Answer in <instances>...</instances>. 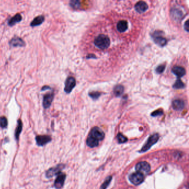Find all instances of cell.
Segmentation results:
<instances>
[{
  "label": "cell",
  "mask_w": 189,
  "mask_h": 189,
  "mask_svg": "<svg viewBox=\"0 0 189 189\" xmlns=\"http://www.w3.org/2000/svg\"><path fill=\"white\" fill-rule=\"evenodd\" d=\"M45 18L43 15L37 16L33 19L32 22L30 23V26L32 27L35 26H39L45 21Z\"/></svg>",
  "instance_id": "2e32d148"
},
{
  "label": "cell",
  "mask_w": 189,
  "mask_h": 189,
  "mask_svg": "<svg viewBox=\"0 0 189 189\" xmlns=\"http://www.w3.org/2000/svg\"><path fill=\"white\" fill-rule=\"evenodd\" d=\"M116 138H117L118 141L119 143H124L128 140L127 138H126L124 135H123L121 133H119L117 135Z\"/></svg>",
  "instance_id": "d4e9b609"
},
{
  "label": "cell",
  "mask_w": 189,
  "mask_h": 189,
  "mask_svg": "<svg viewBox=\"0 0 189 189\" xmlns=\"http://www.w3.org/2000/svg\"><path fill=\"white\" fill-rule=\"evenodd\" d=\"M99 144V141H98L96 139L91 137L90 136H89L88 138H87V144L88 147H96L98 146Z\"/></svg>",
  "instance_id": "d6986e66"
},
{
  "label": "cell",
  "mask_w": 189,
  "mask_h": 189,
  "mask_svg": "<svg viewBox=\"0 0 189 189\" xmlns=\"http://www.w3.org/2000/svg\"><path fill=\"white\" fill-rule=\"evenodd\" d=\"M147 3L144 1H139L135 5V9L138 13H143L145 12L148 9Z\"/></svg>",
  "instance_id": "7c38bea8"
},
{
  "label": "cell",
  "mask_w": 189,
  "mask_h": 189,
  "mask_svg": "<svg viewBox=\"0 0 189 189\" xmlns=\"http://www.w3.org/2000/svg\"><path fill=\"white\" fill-rule=\"evenodd\" d=\"M89 96L92 98H93V100H96L98 99L100 96V92H90L89 94Z\"/></svg>",
  "instance_id": "83f0119b"
},
{
  "label": "cell",
  "mask_w": 189,
  "mask_h": 189,
  "mask_svg": "<svg viewBox=\"0 0 189 189\" xmlns=\"http://www.w3.org/2000/svg\"><path fill=\"white\" fill-rule=\"evenodd\" d=\"M189 21L187 20V21H186V22L185 23V24H184V29H185L187 32H189Z\"/></svg>",
  "instance_id": "4dcf8cb0"
},
{
  "label": "cell",
  "mask_w": 189,
  "mask_h": 189,
  "mask_svg": "<svg viewBox=\"0 0 189 189\" xmlns=\"http://www.w3.org/2000/svg\"><path fill=\"white\" fill-rule=\"evenodd\" d=\"M66 175L64 174L60 173L58 175L57 179L55 180V187L57 189H60L64 185Z\"/></svg>",
  "instance_id": "8fae6325"
},
{
  "label": "cell",
  "mask_w": 189,
  "mask_h": 189,
  "mask_svg": "<svg viewBox=\"0 0 189 189\" xmlns=\"http://www.w3.org/2000/svg\"><path fill=\"white\" fill-rule=\"evenodd\" d=\"M136 170L137 172H139L142 174H147L150 171V165L147 163V162H140L137 164L135 167Z\"/></svg>",
  "instance_id": "5b68a950"
},
{
  "label": "cell",
  "mask_w": 189,
  "mask_h": 189,
  "mask_svg": "<svg viewBox=\"0 0 189 189\" xmlns=\"http://www.w3.org/2000/svg\"><path fill=\"white\" fill-rule=\"evenodd\" d=\"M124 89L123 86L118 85L114 89V94L116 96H120L124 92Z\"/></svg>",
  "instance_id": "44dd1931"
},
{
  "label": "cell",
  "mask_w": 189,
  "mask_h": 189,
  "mask_svg": "<svg viewBox=\"0 0 189 189\" xmlns=\"http://www.w3.org/2000/svg\"><path fill=\"white\" fill-rule=\"evenodd\" d=\"M76 85V80L73 77H69L65 82L64 92L67 94L71 93Z\"/></svg>",
  "instance_id": "277c9868"
},
{
  "label": "cell",
  "mask_w": 189,
  "mask_h": 189,
  "mask_svg": "<svg viewBox=\"0 0 189 189\" xmlns=\"http://www.w3.org/2000/svg\"><path fill=\"white\" fill-rule=\"evenodd\" d=\"M37 144L39 146H43L51 141L52 138L49 135H38L35 138Z\"/></svg>",
  "instance_id": "30bf717a"
},
{
  "label": "cell",
  "mask_w": 189,
  "mask_h": 189,
  "mask_svg": "<svg viewBox=\"0 0 189 189\" xmlns=\"http://www.w3.org/2000/svg\"><path fill=\"white\" fill-rule=\"evenodd\" d=\"M172 72L178 78V79L183 77L186 73L185 69L182 67L180 66L174 67L172 68Z\"/></svg>",
  "instance_id": "4fadbf2b"
},
{
  "label": "cell",
  "mask_w": 189,
  "mask_h": 189,
  "mask_svg": "<svg viewBox=\"0 0 189 189\" xmlns=\"http://www.w3.org/2000/svg\"><path fill=\"white\" fill-rule=\"evenodd\" d=\"M22 19V17L20 13H17L8 20V26L12 27L14 25H15L16 23L21 22Z\"/></svg>",
  "instance_id": "5bb4252c"
},
{
  "label": "cell",
  "mask_w": 189,
  "mask_h": 189,
  "mask_svg": "<svg viewBox=\"0 0 189 189\" xmlns=\"http://www.w3.org/2000/svg\"><path fill=\"white\" fill-rule=\"evenodd\" d=\"M22 123L21 120V119L18 120L17 121V126L15 130V138L16 140H18L19 139V135L21 134L22 130Z\"/></svg>",
  "instance_id": "ffe728a7"
},
{
  "label": "cell",
  "mask_w": 189,
  "mask_h": 189,
  "mask_svg": "<svg viewBox=\"0 0 189 189\" xmlns=\"http://www.w3.org/2000/svg\"><path fill=\"white\" fill-rule=\"evenodd\" d=\"M104 132L98 127L93 128L90 133L89 136L96 139L98 141L102 140L104 138Z\"/></svg>",
  "instance_id": "8992f818"
},
{
  "label": "cell",
  "mask_w": 189,
  "mask_h": 189,
  "mask_svg": "<svg viewBox=\"0 0 189 189\" xmlns=\"http://www.w3.org/2000/svg\"><path fill=\"white\" fill-rule=\"evenodd\" d=\"M163 112L162 110H156L151 113V116H161L163 115Z\"/></svg>",
  "instance_id": "f546056e"
},
{
  "label": "cell",
  "mask_w": 189,
  "mask_h": 189,
  "mask_svg": "<svg viewBox=\"0 0 189 189\" xmlns=\"http://www.w3.org/2000/svg\"><path fill=\"white\" fill-rule=\"evenodd\" d=\"M64 167V165L63 164L58 165L57 167H52L51 169H48L46 172V177L47 178H51L56 175H59L61 173V171Z\"/></svg>",
  "instance_id": "9c48e42d"
},
{
  "label": "cell",
  "mask_w": 189,
  "mask_h": 189,
  "mask_svg": "<svg viewBox=\"0 0 189 189\" xmlns=\"http://www.w3.org/2000/svg\"><path fill=\"white\" fill-rule=\"evenodd\" d=\"M130 182L135 185H138L143 182L144 179V175L139 172L131 174L129 177Z\"/></svg>",
  "instance_id": "3957f363"
},
{
  "label": "cell",
  "mask_w": 189,
  "mask_h": 189,
  "mask_svg": "<svg viewBox=\"0 0 189 189\" xmlns=\"http://www.w3.org/2000/svg\"><path fill=\"white\" fill-rule=\"evenodd\" d=\"M9 45L13 47H22L26 46V43L21 38L15 35L9 41Z\"/></svg>",
  "instance_id": "ba28073f"
},
{
  "label": "cell",
  "mask_w": 189,
  "mask_h": 189,
  "mask_svg": "<svg viewBox=\"0 0 189 189\" xmlns=\"http://www.w3.org/2000/svg\"><path fill=\"white\" fill-rule=\"evenodd\" d=\"M154 40L155 42L158 45L160 46L161 47H163L165 46L167 43V39H165L163 36L159 35H155L154 34Z\"/></svg>",
  "instance_id": "e0dca14e"
},
{
  "label": "cell",
  "mask_w": 189,
  "mask_h": 189,
  "mask_svg": "<svg viewBox=\"0 0 189 189\" xmlns=\"http://www.w3.org/2000/svg\"><path fill=\"white\" fill-rule=\"evenodd\" d=\"M184 84L181 79H177L173 85V88L175 89H182L184 88Z\"/></svg>",
  "instance_id": "603a6c76"
},
{
  "label": "cell",
  "mask_w": 189,
  "mask_h": 189,
  "mask_svg": "<svg viewBox=\"0 0 189 189\" xmlns=\"http://www.w3.org/2000/svg\"><path fill=\"white\" fill-rule=\"evenodd\" d=\"M159 136L158 134H154L151 135L149 138L148 139L146 144L143 146V147H142V149H141V150L140 151V152L144 153V152H145V151L148 150L149 149H150V148L153 145L157 143V141L159 140Z\"/></svg>",
  "instance_id": "7a4b0ae2"
},
{
  "label": "cell",
  "mask_w": 189,
  "mask_h": 189,
  "mask_svg": "<svg viewBox=\"0 0 189 189\" xmlns=\"http://www.w3.org/2000/svg\"><path fill=\"white\" fill-rule=\"evenodd\" d=\"M51 89V87L48 86H44L43 87H42L41 91H44V90H46Z\"/></svg>",
  "instance_id": "1f68e13d"
},
{
  "label": "cell",
  "mask_w": 189,
  "mask_h": 189,
  "mask_svg": "<svg viewBox=\"0 0 189 189\" xmlns=\"http://www.w3.org/2000/svg\"><path fill=\"white\" fill-rule=\"evenodd\" d=\"M69 5L74 9L78 8L80 6V2L78 1H71Z\"/></svg>",
  "instance_id": "484cf974"
},
{
  "label": "cell",
  "mask_w": 189,
  "mask_h": 189,
  "mask_svg": "<svg viewBox=\"0 0 189 189\" xmlns=\"http://www.w3.org/2000/svg\"><path fill=\"white\" fill-rule=\"evenodd\" d=\"M116 29L119 32H124L126 31V30L128 29V22L125 20H122L119 21L117 23Z\"/></svg>",
  "instance_id": "ac0fdd59"
},
{
  "label": "cell",
  "mask_w": 189,
  "mask_h": 189,
  "mask_svg": "<svg viewBox=\"0 0 189 189\" xmlns=\"http://www.w3.org/2000/svg\"><path fill=\"white\" fill-rule=\"evenodd\" d=\"M55 93L53 92L45 94L43 100V106L45 109H48L51 106L54 99Z\"/></svg>",
  "instance_id": "52a82bcc"
},
{
  "label": "cell",
  "mask_w": 189,
  "mask_h": 189,
  "mask_svg": "<svg viewBox=\"0 0 189 189\" xmlns=\"http://www.w3.org/2000/svg\"><path fill=\"white\" fill-rule=\"evenodd\" d=\"M172 106L174 110H181L184 108L185 103L183 100H174L172 103Z\"/></svg>",
  "instance_id": "9a60e30c"
},
{
  "label": "cell",
  "mask_w": 189,
  "mask_h": 189,
  "mask_svg": "<svg viewBox=\"0 0 189 189\" xmlns=\"http://www.w3.org/2000/svg\"><path fill=\"white\" fill-rule=\"evenodd\" d=\"M165 65H160L156 68V72L157 73H162L165 70Z\"/></svg>",
  "instance_id": "f1b7e54d"
},
{
  "label": "cell",
  "mask_w": 189,
  "mask_h": 189,
  "mask_svg": "<svg viewBox=\"0 0 189 189\" xmlns=\"http://www.w3.org/2000/svg\"><path fill=\"white\" fill-rule=\"evenodd\" d=\"M8 125V120L7 119L5 116H1L0 117V127L2 128H6Z\"/></svg>",
  "instance_id": "7402d4cb"
},
{
  "label": "cell",
  "mask_w": 189,
  "mask_h": 189,
  "mask_svg": "<svg viewBox=\"0 0 189 189\" xmlns=\"http://www.w3.org/2000/svg\"><path fill=\"white\" fill-rule=\"evenodd\" d=\"M112 176H108L106 180L104 181V182L102 184V185L100 187V189H106L108 186H109V184L112 181Z\"/></svg>",
  "instance_id": "cb8c5ba5"
},
{
  "label": "cell",
  "mask_w": 189,
  "mask_h": 189,
  "mask_svg": "<svg viewBox=\"0 0 189 189\" xmlns=\"http://www.w3.org/2000/svg\"><path fill=\"white\" fill-rule=\"evenodd\" d=\"M94 45L96 47L102 50L108 49L110 46V41L109 37L104 34L98 35L94 41Z\"/></svg>",
  "instance_id": "6da1fadb"
},
{
  "label": "cell",
  "mask_w": 189,
  "mask_h": 189,
  "mask_svg": "<svg viewBox=\"0 0 189 189\" xmlns=\"http://www.w3.org/2000/svg\"><path fill=\"white\" fill-rule=\"evenodd\" d=\"M172 15L173 16H174L175 17H176V19H177V17H179L178 19L181 18L183 16V13L181 12V11L177 10V9H174L173 11L172 12Z\"/></svg>",
  "instance_id": "4316f807"
}]
</instances>
